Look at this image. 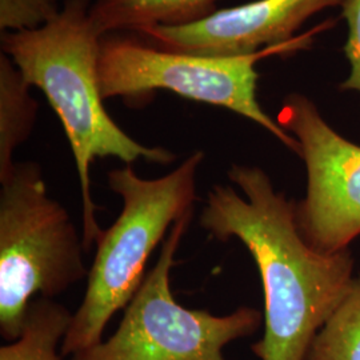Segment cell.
<instances>
[{
    "instance_id": "obj_5",
    "label": "cell",
    "mask_w": 360,
    "mask_h": 360,
    "mask_svg": "<svg viewBox=\"0 0 360 360\" xmlns=\"http://www.w3.org/2000/svg\"><path fill=\"white\" fill-rule=\"evenodd\" d=\"M314 32L279 49L243 56H203L159 49L134 35L108 34L101 39L98 77L104 101L122 98L144 103L156 91L166 90L199 103L230 110L269 131L299 156V143L257 102V60L269 52L307 49Z\"/></svg>"
},
{
    "instance_id": "obj_9",
    "label": "cell",
    "mask_w": 360,
    "mask_h": 360,
    "mask_svg": "<svg viewBox=\"0 0 360 360\" xmlns=\"http://www.w3.org/2000/svg\"><path fill=\"white\" fill-rule=\"evenodd\" d=\"M219 0H94L90 19L95 32L141 34L154 27H178L217 11Z\"/></svg>"
},
{
    "instance_id": "obj_14",
    "label": "cell",
    "mask_w": 360,
    "mask_h": 360,
    "mask_svg": "<svg viewBox=\"0 0 360 360\" xmlns=\"http://www.w3.org/2000/svg\"><path fill=\"white\" fill-rule=\"evenodd\" d=\"M340 7L347 23V40L343 50L349 63V75L339 89L360 94V0H343Z\"/></svg>"
},
{
    "instance_id": "obj_1",
    "label": "cell",
    "mask_w": 360,
    "mask_h": 360,
    "mask_svg": "<svg viewBox=\"0 0 360 360\" xmlns=\"http://www.w3.org/2000/svg\"><path fill=\"white\" fill-rule=\"evenodd\" d=\"M207 195L200 226L215 239H239L257 264L264 295L260 360H306L309 346L354 281L349 250L326 254L304 240L295 202L276 191L262 168L233 165Z\"/></svg>"
},
{
    "instance_id": "obj_11",
    "label": "cell",
    "mask_w": 360,
    "mask_h": 360,
    "mask_svg": "<svg viewBox=\"0 0 360 360\" xmlns=\"http://www.w3.org/2000/svg\"><path fill=\"white\" fill-rule=\"evenodd\" d=\"M74 312L49 297L32 299L20 336L0 347V360H62Z\"/></svg>"
},
{
    "instance_id": "obj_3",
    "label": "cell",
    "mask_w": 360,
    "mask_h": 360,
    "mask_svg": "<svg viewBox=\"0 0 360 360\" xmlns=\"http://www.w3.org/2000/svg\"><path fill=\"white\" fill-rule=\"evenodd\" d=\"M203 159V151H195L156 179H143L131 165L107 174L108 187L123 206L115 221L96 239L86 294L62 343L63 358L101 343L111 318L127 307L146 278L153 251L181 217L193 211Z\"/></svg>"
},
{
    "instance_id": "obj_12",
    "label": "cell",
    "mask_w": 360,
    "mask_h": 360,
    "mask_svg": "<svg viewBox=\"0 0 360 360\" xmlns=\"http://www.w3.org/2000/svg\"><path fill=\"white\" fill-rule=\"evenodd\" d=\"M306 360H360V275L314 338Z\"/></svg>"
},
{
    "instance_id": "obj_6",
    "label": "cell",
    "mask_w": 360,
    "mask_h": 360,
    "mask_svg": "<svg viewBox=\"0 0 360 360\" xmlns=\"http://www.w3.org/2000/svg\"><path fill=\"white\" fill-rule=\"evenodd\" d=\"M193 211L172 226L154 269L132 296L117 330L71 360H226L230 343L255 334L263 312L239 307L229 315L183 307L171 290V270Z\"/></svg>"
},
{
    "instance_id": "obj_7",
    "label": "cell",
    "mask_w": 360,
    "mask_h": 360,
    "mask_svg": "<svg viewBox=\"0 0 360 360\" xmlns=\"http://www.w3.org/2000/svg\"><path fill=\"white\" fill-rule=\"evenodd\" d=\"M276 122L297 141L306 166V195L295 203L299 232L321 252L346 251L360 236V146L335 131L299 92L284 98Z\"/></svg>"
},
{
    "instance_id": "obj_13",
    "label": "cell",
    "mask_w": 360,
    "mask_h": 360,
    "mask_svg": "<svg viewBox=\"0 0 360 360\" xmlns=\"http://www.w3.org/2000/svg\"><path fill=\"white\" fill-rule=\"evenodd\" d=\"M62 7L59 0H0L1 32H20L44 26Z\"/></svg>"
},
{
    "instance_id": "obj_4",
    "label": "cell",
    "mask_w": 360,
    "mask_h": 360,
    "mask_svg": "<svg viewBox=\"0 0 360 360\" xmlns=\"http://www.w3.org/2000/svg\"><path fill=\"white\" fill-rule=\"evenodd\" d=\"M0 335L16 340L34 296L53 299L89 278L83 236L47 193L37 162L0 180Z\"/></svg>"
},
{
    "instance_id": "obj_8",
    "label": "cell",
    "mask_w": 360,
    "mask_h": 360,
    "mask_svg": "<svg viewBox=\"0 0 360 360\" xmlns=\"http://www.w3.org/2000/svg\"><path fill=\"white\" fill-rule=\"evenodd\" d=\"M343 0H255L217 10L202 20L154 27L138 37L159 49L203 56H243L297 41L296 31L323 10Z\"/></svg>"
},
{
    "instance_id": "obj_10",
    "label": "cell",
    "mask_w": 360,
    "mask_h": 360,
    "mask_svg": "<svg viewBox=\"0 0 360 360\" xmlns=\"http://www.w3.org/2000/svg\"><path fill=\"white\" fill-rule=\"evenodd\" d=\"M20 70L0 53V180L15 166L13 153L30 138L38 119L39 104Z\"/></svg>"
},
{
    "instance_id": "obj_2",
    "label": "cell",
    "mask_w": 360,
    "mask_h": 360,
    "mask_svg": "<svg viewBox=\"0 0 360 360\" xmlns=\"http://www.w3.org/2000/svg\"><path fill=\"white\" fill-rule=\"evenodd\" d=\"M92 0H65L60 13L44 26L1 32V52L32 87H38L62 122L77 165L82 196L84 250L96 243L102 229L91 191V166L99 158L126 165L144 160L169 165L176 155L131 138L104 108L98 63L101 37L90 19Z\"/></svg>"
}]
</instances>
